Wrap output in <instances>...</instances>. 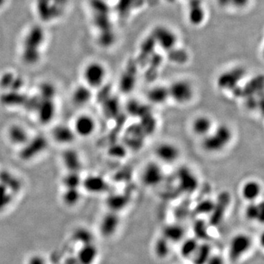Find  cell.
<instances>
[{"mask_svg":"<svg viewBox=\"0 0 264 264\" xmlns=\"http://www.w3.org/2000/svg\"><path fill=\"white\" fill-rule=\"evenodd\" d=\"M233 139V128L227 123H220L215 125L209 135L201 140V148L207 153H220L231 145Z\"/></svg>","mask_w":264,"mask_h":264,"instance_id":"obj_1","label":"cell"},{"mask_svg":"<svg viewBox=\"0 0 264 264\" xmlns=\"http://www.w3.org/2000/svg\"><path fill=\"white\" fill-rule=\"evenodd\" d=\"M45 41V34L40 29H32L28 32L22 51V60L27 64L37 63L40 58V50Z\"/></svg>","mask_w":264,"mask_h":264,"instance_id":"obj_2","label":"cell"},{"mask_svg":"<svg viewBox=\"0 0 264 264\" xmlns=\"http://www.w3.org/2000/svg\"><path fill=\"white\" fill-rule=\"evenodd\" d=\"M168 88L169 99L181 106L192 102L195 95V89L192 82L187 79H178L172 81Z\"/></svg>","mask_w":264,"mask_h":264,"instance_id":"obj_3","label":"cell"},{"mask_svg":"<svg viewBox=\"0 0 264 264\" xmlns=\"http://www.w3.org/2000/svg\"><path fill=\"white\" fill-rule=\"evenodd\" d=\"M253 246V239L250 234L238 233L232 237L228 248V259L233 263L240 261L246 256Z\"/></svg>","mask_w":264,"mask_h":264,"instance_id":"obj_4","label":"cell"},{"mask_svg":"<svg viewBox=\"0 0 264 264\" xmlns=\"http://www.w3.org/2000/svg\"><path fill=\"white\" fill-rule=\"evenodd\" d=\"M107 69L99 61H91L84 66L82 71V77L84 84L91 89L101 87L106 81Z\"/></svg>","mask_w":264,"mask_h":264,"instance_id":"obj_5","label":"cell"},{"mask_svg":"<svg viewBox=\"0 0 264 264\" xmlns=\"http://www.w3.org/2000/svg\"><path fill=\"white\" fill-rule=\"evenodd\" d=\"M157 162L162 165H171L176 163L182 155L181 149L175 143L170 141H162L154 148Z\"/></svg>","mask_w":264,"mask_h":264,"instance_id":"obj_6","label":"cell"},{"mask_svg":"<svg viewBox=\"0 0 264 264\" xmlns=\"http://www.w3.org/2000/svg\"><path fill=\"white\" fill-rule=\"evenodd\" d=\"M165 171L163 165L157 161L145 164L141 172V180L146 187H154L163 182Z\"/></svg>","mask_w":264,"mask_h":264,"instance_id":"obj_7","label":"cell"},{"mask_svg":"<svg viewBox=\"0 0 264 264\" xmlns=\"http://www.w3.org/2000/svg\"><path fill=\"white\" fill-rule=\"evenodd\" d=\"M152 37L159 47L166 52L173 50L177 46V35L167 27L158 26L154 28Z\"/></svg>","mask_w":264,"mask_h":264,"instance_id":"obj_8","label":"cell"},{"mask_svg":"<svg viewBox=\"0 0 264 264\" xmlns=\"http://www.w3.org/2000/svg\"><path fill=\"white\" fill-rule=\"evenodd\" d=\"M47 146L48 142L42 135H36L34 138H30L28 143L21 147L20 158L25 161L34 160L43 153Z\"/></svg>","mask_w":264,"mask_h":264,"instance_id":"obj_9","label":"cell"},{"mask_svg":"<svg viewBox=\"0 0 264 264\" xmlns=\"http://www.w3.org/2000/svg\"><path fill=\"white\" fill-rule=\"evenodd\" d=\"M120 226H121V218L118 213L108 211L100 219L99 224L100 234L104 238H111L116 234Z\"/></svg>","mask_w":264,"mask_h":264,"instance_id":"obj_10","label":"cell"},{"mask_svg":"<svg viewBox=\"0 0 264 264\" xmlns=\"http://www.w3.org/2000/svg\"><path fill=\"white\" fill-rule=\"evenodd\" d=\"M96 126L97 124L94 117L87 114H82L76 118L72 128L76 136L87 138L94 135Z\"/></svg>","mask_w":264,"mask_h":264,"instance_id":"obj_11","label":"cell"},{"mask_svg":"<svg viewBox=\"0 0 264 264\" xmlns=\"http://www.w3.org/2000/svg\"><path fill=\"white\" fill-rule=\"evenodd\" d=\"M215 126L214 120L207 115H199L194 117L190 123L192 135L202 140L211 131Z\"/></svg>","mask_w":264,"mask_h":264,"instance_id":"obj_12","label":"cell"},{"mask_svg":"<svg viewBox=\"0 0 264 264\" xmlns=\"http://www.w3.org/2000/svg\"><path fill=\"white\" fill-rule=\"evenodd\" d=\"M187 19L194 27H199L206 20V12L203 0H187Z\"/></svg>","mask_w":264,"mask_h":264,"instance_id":"obj_13","label":"cell"},{"mask_svg":"<svg viewBox=\"0 0 264 264\" xmlns=\"http://www.w3.org/2000/svg\"><path fill=\"white\" fill-rule=\"evenodd\" d=\"M263 192V187L258 181L250 179L242 184L240 194L245 202L253 203L259 201Z\"/></svg>","mask_w":264,"mask_h":264,"instance_id":"obj_14","label":"cell"},{"mask_svg":"<svg viewBox=\"0 0 264 264\" xmlns=\"http://www.w3.org/2000/svg\"><path fill=\"white\" fill-rule=\"evenodd\" d=\"M7 138L13 145L22 147L28 143L31 137L25 126L16 123L11 125L7 130Z\"/></svg>","mask_w":264,"mask_h":264,"instance_id":"obj_15","label":"cell"},{"mask_svg":"<svg viewBox=\"0 0 264 264\" xmlns=\"http://www.w3.org/2000/svg\"><path fill=\"white\" fill-rule=\"evenodd\" d=\"M245 72L241 68H234L231 70L223 73L218 79V86L220 89H231L233 85L236 86L241 80Z\"/></svg>","mask_w":264,"mask_h":264,"instance_id":"obj_16","label":"cell"},{"mask_svg":"<svg viewBox=\"0 0 264 264\" xmlns=\"http://www.w3.org/2000/svg\"><path fill=\"white\" fill-rule=\"evenodd\" d=\"M75 256L81 264H95L99 257V250L96 244L79 247Z\"/></svg>","mask_w":264,"mask_h":264,"instance_id":"obj_17","label":"cell"},{"mask_svg":"<svg viewBox=\"0 0 264 264\" xmlns=\"http://www.w3.org/2000/svg\"><path fill=\"white\" fill-rule=\"evenodd\" d=\"M62 163L68 172L79 173L82 169V160L76 150L69 149L63 152L62 156Z\"/></svg>","mask_w":264,"mask_h":264,"instance_id":"obj_18","label":"cell"},{"mask_svg":"<svg viewBox=\"0 0 264 264\" xmlns=\"http://www.w3.org/2000/svg\"><path fill=\"white\" fill-rule=\"evenodd\" d=\"M52 136L56 143L62 145L72 143L77 137L72 127L62 124L58 125L54 128L52 131Z\"/></svg>","mask_w":264,"mask_h":264,"instance_id":"obj_19","label":"cell"},{"mask_svg":"<svg viewBox=\"0 0 264 264\" xmlns=\"http://www.w3.org/2000/svg\"><path fill=\"white\" fill-rule=\"evenodd\" d=\"M0 184L8 188L15 196L19 194L23 188L21 179L9 170L0 172Z\"/></svg>","mask_w":264,"mask_h":264,"instance_id":"obj_20","label":"cell"},{"mask_svg":"<svg viewBox=\"0 0 264 264\" xmlns=\"http://www.w3.org/2000/svg\"><path fill=\"white\" fill-rule=\"evenodd\" d=\"M36 111L40 123H50L53 119L56 113L55 104L53 100L40 99Z\"/></svg>","mask_w":264,"mask_h":264,"instance_id":"obj_21","label":"cell"},{"mask_svg":"<svg viewBox=\"0 0 264 264\" xmlns=\"http://www.w3.org/2000/svg\"><path fill=\"white\" fill-rule=\"evenodd\" d=\"M24 84V79L13 72H7L0 77V87L7 91H21Z\"/></svg>","mask_w":264,"mask_h":264,"instance_id":"obj_22","label":"cell"},{"mask_svg":"<svg viewBox=\"0 0 264 264\" xmlns=\"http://www.w3.org/2000/svg\"><path fill=\"white\" fill-rule=\"evenodd\" d=\"M147 99L151 104L157 106L165 104L170 100L167 86L158 84L150 87L147 92Z\"/></svg>","mask_w":264,"mask_h":264,"instance_id":"obj_23","label":"cell"},{"mask_svg":"<svg viewBox=\"0 0 264 264\" xmlns=\"http://www.w3.org/2000/svg\"><path fill=\"white\" fill-rule=\"evenodd\" d=\"M107 183L99 175H89L86 179H82V187L85 190L94 194H98L106 190Z\"/></svg>","mask_w":264,"mask_h":264,"instance_id":"obj_24","label":"cell"},{"mask_svg":"<svg viewBox=\"0 0 264 264\" xmlns=\"http://www.w3.org/2000/svg\"><path fill=\"white\" fill-rule=\"evenodd\" d=\"M92 97V89L84 84L77 86L72 94V102L77 106H85L91 101Z\"/></svg>","mask_w":264,"mask_h":264,"instance_id":"obj_25","label":"cell"},{"mask_svg":"<svg viewBox=\"0 0 264 264\" xmlns=\"http://www.w3.org/2000/svg\"><path fill=\"white\" fill-rule=\"evenodd\" d=\"M245 218L250 222H258L263 223V206L262 203L257 202L248 203L245 207Z\"/></svg>","mask_w":264,"mask_h":264,"instance_id":"obj_26","label":"cell"},{"mask_svg":"<svg viewBox=\"0 0 264 264\" xmlns=\"http://www.w3.org/2000/svg\"><path fill=\"white\" fill-rule=\"evenodd\" d=\"M212 253V249L209 244L200 243L190 260L193 264H206Z\"/></svg>","mask_w":264,"mask_h":264,"instance_id":"obj_27","label":"cell"},{"mask_svg":"<svg viewBox=\"0 0 264 264\" xmlns=\"http://www.w3.org/2000/svg\"><path fill=\"white\" fill-rule=\"evenodd\" d=\"M73 241H75L79 245H89L95 243V236L91 230L87 228H78L72 233Z\"/></svg>","mask_w":264,"mask_h":264,"instance_id":"obj_28","label":"cell"},{"mask_svg":"<svg viewBox=\"0 0 264 264\" xmlns=\"http://www.w3.org/2000/svg\"><path fill=\"white\" fill-rule=\"evenodd\" d=\"M61 199L65 206L72 207V206H77L80 202L82 194L79 190V188L64 189L63 192L61 195Z\"/></svg>","mask_w":264,"mask_h":264,"instance_id":"obj_29","label":"cell"},{"mask_svg":"<svg viewBox=\"0 0 264 264\" xmlns=\"http://www.w3.org/2000/svg\"><path fill=\"white\" fill-rule=\"evenodd\" d=\"M200 241L196 238H188L183 240L182 246L180 248L181 255L184 259L190 260L194 255V252L197 250Z\"/></svg>","mask_w":264,"mask_h":264,"instance_id":"obj_30","label":"cell"},{"mask_svg":"<svg viewBox=\"0 0 264 264\" xmlns=\"http://www.w3.org/2000/svg\"><path fill=\"white\" fill-rule=\"evenodd\" d=\"M15 197L8 188L0 184V213L5 212L11 207Z\"/></svg>","mask_w":264,"mask_h":264,"instance_id":"obj_31","label":"cell"},{"mask_svg":"<svg viewBox=\"0 0 264 264\" xmlns=\"http://www.w3.org/2000/svg\"><path fill=\"white\" fill-rule=\"evenodd\" d=\"M82 179L78 172H68L62 179L64 189H73L82 187Z\"/></svg>","mask_w":264,"mask_h":264,"instance_id":"obj_32","label":"cell"},{"mask_svg":"<svg viewBox=\"0 0 264 264\" xmlns=\"http://www.w3.org/2000/svg\"><path fill=\"white\" fill-rule=\"evenodd\" d=\"M2 102L6 105H19L24 103V101H26V98H24V95L21 94L20 91H7L6 94L0 98Z\"/></svg>","mask_w":264,"mask_h":264,"instance_id":"obj_33","label":"cell"},{"mask_svg":"<svg viewBox=\"0 0 264 264\" xmlns=\"http://www.w3.org/2000/svg\"><path fill=\"white\" fill-rule=\"evenodd\" d=\"M170 242L165 237L159 238L154 245V252L158 258H165L170 254Z\"/></svg>","mask_w":264,"mask_h":264,"instance_id":"obj_34","label":"cell"},{"mask_svg":"<svg viewBox=\"0 0 264 264\" xmlns=\"http://www.w3.org/2000/svg\"><path fill=\"white\" fill-rule=\"evenodd\" d=\"M107 205L110 211L118 213L120 210L123 209L126 205V200L124 196L121 194L111 195L107 200Z\"/></svg>","mask_w":264,"mask_h":264,"instance_id":"obj_35","label":"cell"},{"mask_svg":"<svg viewBox=\"0 0 264 264\" xmlns=\"http://www.w3.org/2000/svg\"><path fill=\"white\" fill-rule=\"evenodd\" d=\"M184 231L182 228L178 226H170L164 231L163 237L169 241H180L182 238Z\"/></svg>","mask_w":264,"mask_h":264,"instance_id":"obj_36","label":"cell"},{"mask_svg":"<svg viewBox=\"0 0 264 264\" xmlns=\"http://www.w3.org/2000/svg\"><path fill=\"white\" fill-rule=\"evenodd\" d=\"M56 94V89L53 84L50 82L43 83L39 88L40 99L44 100H54Z\"/></svg>","mask_w":264,"mask_h":264,"instance_id":"obj_37","label":"cell"},{"mask_svg":"<svg viewBox=\"0 0 264 264\" xmlns=\"http://www.w3.org/2000/svg\"><path fill=\"white\" fill-rule=\"evenodd\" d=\"M25 264H48L47 258L41 254L36 253L30 255Z\"/></svg>","mask_w":264,"mask_h":264,"instance_id":"obj_38","label":"cell"},{"mask_svg":"<svg viewBox=\"0 0 264 264\" xmlns=\"http://www.w3.org/2000/svg\"><path fill=\"white\" fill-rule=\"evenodd\" d=\"M251 0H231L230 8L236 10L245 9L250 4Z\"/></svg>","mask_w":264,"mask_h":264,"instance_id":"obj_39","label":"cell"},{"mask_svg":"<svg viewBox=\"0 0 264 264\" xmlns=\"http://www.w3.org/2000/svg\"><path fill=\"white\" fill-rule=\"evenodd\" d=\"M206 264H226V259L219 254L212 253Z\"/></svg>","mask_w":264,"mask_h":264,"instance_id":"obj_40","label":"cell"},{"mask_svg":"<svg viewBox=\"0 0 264 264\" xmlns=\"http://www.w3.org/2000/svg\"><path fill=\"white\" fill-rule=\"evenodd\" d=\"M64 264H81L79 263V260L77 258V257L75 255L74 256L69 257L65 260V262H64Z\"/></svg>","mask_w":264,"mask_h":264,"instance_id":"obj_41","label":"cell"},{"mask_svg":"<svg viewBox=\"0 0 264 264\" xmlns=\"http://www.w3.org/2000/svg\"><path fill=\"white\" fill-rule=\"evenodd\" d=\"M218 6L223 8H230L231 0H216Z\"/></svg>","mask_w":264,"mask_h":264,"instance_id":"obj_42","label":"cell"}]
</instances>
